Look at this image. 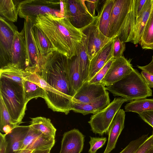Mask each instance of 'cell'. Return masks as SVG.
Segmentation results:
<instances>
[{
	"mask_svg": "<svg viewBox=\"0 0 153 153\" xmlns=\"http://www.w3.org/2000/svg\"><path fill=\"white\" fill-rule=\"evenodd\" d=\"M16 26L0 16V69L9 66L11 63L12 48Z\"/></svg>",
	"mask_w": 153,
	"mask_h": 153,
	"instance_id": "obj_9",
	"label": "cell"
},
{
	"mask_svg": "<svg viewBox=\"0 0 153 153\" xmlns=\"http://www.w3.org/2000/svg\"><path fill=\"white\" fill-rule=\"evenodd\" d=\"M126 101L122 97L115 98L107 107L92 115L88 122L91 131L100 136L107 133L117 112Z\"/></svg>",
	"mask_w": 153,
	"mask_h": 153,
	"instance_id": "obj_8",
	"label": "cell"
},
{
	"mask_svg": "<svg viewBox=\"0 0 153 153\" xmlns=\"http://www.w3.org/2000/svg\"><path fill=\"white\" fill-rule=\"evenodd\" d=\"M99 1V0H85V4L88 11L92 16L94 17L97 16L95 15V10Z\"/></svg>",
	"mask_w": 153,
	"mask_h": 153,
	"instance_id": "obj_39",
	"label": "cell"
},
{
	"mask_svg": "<svg viewBox=\"0 0 153 153\" xmlns=\"http://www.w3.org/2000/svg\"><path fill=\"white\" fill-rule=\"evenodd\" d=\"M136 0H114L108 37H117L122 41L133 43L136 23Z\"/></svg>",
	"mask_w": 153,
	"mask_h": 153,
	"instance_id": "obj_3",
	"label": "cell"
},
{
	"mask_svg": "<svg viewBox=\"0 0 153 153\" xmlns=\"http://www.w3.org/2000/svg\"><path fill=\"white\" fill-rule=\"evenodd\" d=\"M68 58L56 51L41 56L38 72L54 90L58 112L68 114L73 104L72 89L68 71Z\"/></svg>",
	"mask_w": 153,
	"mask_h": 153,
	"instance_id": "obj_1",
	"label": "cell"
},
{
	"mask_svg": "<svg viewBox=\"0 0 153 153\" xmlns=\"http://www.w3.org/2000/svg\"><path fill=\"white\" fill-rule=\"evenodd\" d=\"M150 153H153V149L152 150L151 152Z\"/></svg>",
	"mask_w": 153,
	"mask_h": 153,
	"instance_id": "obj_47",
	"label": "cell"
},
{
	"mask_svg": "<svg viewBox=\"0 0 153 153\" xmlns=\"http://www.w3.org/2000/svg\"><path fill=\"white\" fill-rule=\"evenodd\" d=\"M33 32L35 42L41 55L46 56L51 53L56 51L45 33L34 24Z\"/></svg>",
	"mask_w": 153,
	"mask_h": 153,
	"instance_id": "obj_24",
	"label": "cell"
},
{
	"mask_svg": "<svg viewBox=\"0 0 153 153\" xmlns=\"http://www.w3.org/2000/svg\"><path fill=\"white\" fill-rule=\"evenodd\" d=\"M105 88L114 96H120L127 101L152 96V90L141 74L134 69L122 79Z\"/></svg>",
	"mask_w": 153,
	"mask_h": 153,
	"instance_id": "obj_5",
	"label": "cell"
},
{
	"mask_svg": "<svg viewBox=\"0 0 153 153\" xmlns=\"http://www.w3.org/2000/svg\"><path fill=\"white\" fill-rule=\"evenodd\" d=\"M7 143L5 138V134L0 133V153H6Z\"/></svg>",
	"mask_w": 153,
	"mask_h": 153,
	"instance_id": "obj_43",
	"label": "cell"
},
{
	"mask_svg": "<svg viewBox=\"0 0 153 153\" xmlns=\"http://www.w3.org/2000/svg\"><path fill=\"white\" fill-rule=\"evenodd\" d=\"M131 60L123 56L114 59L100 83L108 87L122 79L133 69Z\"/></svg>",
	"mask_w": 153,
	"mask_h": 153,
	"instance_id": "obj_12",
	"label": "cell"
},
{
	"mask_svg": "<svg viewBox=\"0 0 153 153\" xmlns=\"http://www.w3.org/2000/svg\"><path fill=\"white\" fill-rule=\"evenodd\" d=\"M32 152L30 150L25 149L20 150L18 153H31Z\"/></svg>",
	"mask_w": 153,
	"mask_h": 153,
	"instance_id": "obj_46",
	"label": "cell"
},
{
	"mask_svg": "<svg viewBox=\"0 0 153 153\" xmlns=\"http://www.w3.org/2000/svg\"><path fill=\"white\" fill-rule=\"evenodd\" d=\"M139 43L143 49L153 50V3L151 13L144 28Z\"/></svg>",
	"mask_w": 153,
	"mask_h": 153,
	"instance_id": "obj_27",
	"label": "cell"
},
{
	"mask_svg": "<svg viewBox=\"0 0 153 153\" xmlns=\"http://www.w3.org/2000/svg\"><path fill=\"white\" fill-rule=\"evenodd\" d=\"M85 137L77 129L65 132L63 135L59 153H81L83 149Z\"/></svg>",
	"mask_w": 153,
	"mask_h": 153,
	"instance_id": "obj_15",
	"label": "cell"
},
{
	"mask_svg": "<svg viewBox=\"0 0 153 153\" xmlns=\"http://www.w3.org/2000/svg\"><path fill=\"white\" fill-rule=\"evenodd\" d=\"M30 126L43 134L55 137L56 129L48 118L41 117L31 118Z\"/></svg>",
	"mask_w": 153,
	"mask_h": 153,
	"instance_id": "obj_28",
	"label": "cell"
},
{
	"mask_svg": "<svg viewBox=\"0 0 153 153\" xmlns=\"http://www.w3.org/2000/svg\"><path fill=\"white\" fill-rule=\"evenodd\" d=\"M35 20L28 18L25 19V31L27 53V68L25 71L31 73L38 71V64L41 56L37 46L33 32Z\"/></svg>",
	"mask_w": 153,
	"mask_h": 153,
	"instance_id": "obj_10",
	"label": "cell"
},
{
	"mask_svg": "<svg viewBox=\"0 0 153 153\" xmlns=\"http://www.w3.org/2000/svg\"><path fill=\"white\" fill-rule=\"evenodd\" d=\"M114 39L101 50L90 61L88 82L113 58Z\"/></svg>",
	"mask_w": 153,
	"mask_h": 153,
	"instance_id": "obj_17",
	"label": "cell"
},
{
	"mask_svg": "<svg viewBox=\"0 0 153 153\" xmlns=\"http://www.w3.org/2000/svg\"><path fill=\"white\" fill-rule=\"evenodd\" d=\"M125 111L138 114L153 110V99L143 98L131 101L125 106Z\"/></svg>",
	"mask_w": 153,
	"mask_h": 153,
	"instance_id": "obj_30",
	"label": "cell"
},
{
	"mask_svg": "<svg viewBox=\"0 0 153 153\" xmlns=\"http://www.w3.org/2000/svg\"><path fill=\"white\" fill-rule=\"evenodd\" d=\"M141 118L153 128V110L138 114Z\"/></svg>",
	"mask_w": 153,
	"mask_h": 153,
	"instance_id": "obj_40",
	"label": "cell"
},
{
	"mask_svg": "<svg viewBox=\"0 0 153 153\" xmlns=\"http://www.w3.org/2000/svg\"><path fill=\"white\" fill-rule=\"evenodd\" d=\"M114 0L105 1L97 19L98 27L102 33L108 37L111 12Z\"/></svg>",
	"mask_w": 153,
	"mask_h": 153,
	"instance_id": "obj_21",
	"label": "cell"
},
{
	"mask_svg": "<svg viewBox=\"0 0 153 153\" xmlns=\"http://www.w3.org/2000/svg\"><path fill=\"white\" fill-rule=\"evenodd\" d=\"M0 95L12 119L19 125L22 123L27 103L23 83L0 76Z\"/></svg>",
	"mask_w": 153,
	"mask_h": 153,
	"instance_id": "obj_4",
	"label": "cell"
},
{
	"mask_svg": "<svg viewBox=\"0 0 153 153\" xmlns=\"http://www.w3.org/2000/svg\"><path fill=\"white\" fill-rule=\"evenodd\" d=\"M85 35L76 50L80 74L83 83L88 81L90 63L85 46Z\"/></svg>",
	"mask_w": 153,
	"mask_h": 153,
	"instance_id": "obj_22",
	"label": "cell"
},
{
	"mask_svg": "<svg viewBox=\"0 0 153 153\" xmlns=\"http://www.w3.org/2000/svg\"><path fill=\"white\" fill-rule=\"evenodd\" d=\"M115 58L110 59L89 81L90 83H101Z\"/></svg>",
	"mask_w": 153,
	"mask_h": 153,
	"instance_id": "obj_37",
	"label": "cell"
},
{
	"mask_svg": "<svg viewBox=\"0 0 153 153\" xmlns=\"http://www.w3.org/2000/svg\"><path fill=\"white\" fill-rule=\"evenodd\" d=\"M29 126V130L23 140L20 150L27 148L42 134L39 131Z\"/></svg>",
	"mask_w": 153,
	"mask_h": 153,
	"instance_id": "obj_33",
	"label": "cell"
},
{
	"mask_svg": "<svg viewBox=\"0 0 153 153\" xmlns=\"http://www.w3.org/2000/svg\"><path fill=\"white\" fill-rule=\"evenodd\" d=\"M21 1L0 0V16L10 22H16L18 15V5Z\"/></svg>",
	"mask_w": 153,
	"mask_h": 153,
	"instance_id": "obj_25",
	"label": "cell"
},
{
	"mask_svg": "<svg viewBox=\"0 0 153 153\" xmlns=\"http://www.w3.org/2000/svg\"><path fill=\"white\" fill-rule=\"evenodd\" d=\"M68 71L73 98L83 83L80 74L76 55L70 59H68Z\"/></svg>",
	"mask_w": 153,
	"mask_h": 153,
	"instance_id": "obj_23",
	"label": "cell"
},
{
	"mask_svg": "<svg viewBox=\"0 0 153 153\" xmlns=\"http://www.w3.org/2000/svg\"><path fill=\"white\" fill-rule=\"evenodd\" d=\"M141 74L148 87L153 88V74L142 71Z\"/></svg>",
	"mask_w": 153,
	"mask_h": 153,
	"instance_id": "obj_42",
	"label": "cell"
},
{
	"mask_svg": "<svg viewBox=\"0 0 153 153\" xmlns=\"http://www.w3.org/2000/svg\"><path fill=\"white\" fill-rule=\"evenodd\" d=\"M34 25L45 33L56 51L69 59L76 55L78 46L85 35L66 18L47 13L39 15Z\"/></svg>",
	"mask_w": 153,
	"mask_h": 153,
	"instance_id": "obj_2",
	"label": "cell"
},
{
	"mask_svg": "<svg viewBox=\"0 0 153 153\" xmlns=\"http://www.w3.org/2000/svg\"><path fill=\"white\" fill-rule=\"evenodd\" d=\"M109 93L107 91L105 95L89 103L79 104L74 103L71 110L84 115L96 114L107 107L110 104Z\"/></svg>",
	"mask_w": 153,
	"mask_h": 153,
	"instance_id": "obj_18",
	"label": "cell"
},
{
	"mask_svg": "<svg viewBox=\"0 0 153 153\" xmlns=\"http://www.w3.org/2000/svg\"><path fill=\"white\" fill-rule=\"evenodd\" d=\"M11 54L10 65L1 69L13 68L25 71L27 68V53L23 28L21 32H19L17 30L15 33L12 46Z\"/></svg>",
	"mask_w": 153,
	"mask_h": 153,
	"instance_id": "obj_13",
	"label": "cell"
},
{
	"mask_svg": "<svg viewBox=\"0 0 153 153\" xmlns=\"http://www.w3.org/2000/svg\"><path fill=\"white\" fill-rule=\"evenodd\" d=\"M89 141L90 147L88 150L89 153H96L97 150L105 144L107 139L106 137H93L90 136Z\"/></svg>",
	"mask_w": 153,
	"mask_h": 153,
	"instance_id": "obj_35",
	"label": "cell"
},
{
	"mask_svg": "<svg viewBox=\"0 0 153 153\" xmlns=\"http://www.w3.org/2000/svg\"><path fill=\"white\" fill-rule=\"evenodd\" d=\"M51 149L42 150H34L31 153H50Z\"/></svg>",
	"mask_w": 153,
	"mask_h": 153,
	"instance_id": "obj_45",
	"label": "cell"
},
{
	"mask_svg": "<svg viewBox=\"0 0 153 153\" xmlns=\"http://www.w3.org/2000/svg\"><path fill=\"white\" fill-rule=\"evenodd\" d=\"M64 16L76 28L81 30L93 22L97 16H92L88 11L85 0H62Z\"/></svg>",
	"mask_w": 153,
	"mask_h": 153,
	"instance_id": "obj_7",
	"label": "cell"
},
{
	"mask_svg": "<svg viewBox=\"0 0 153 153\" xmlns=\"http://www.w3.org/2000/svg\"><path fill=\"white\" fill-rule=\"evenodd\" d=\"M147 0H136L135 7L136 22L142 13Z\"/></svg>",
	"mask_w": 153,
	"mask_h": 153,
	"instance_id": "obj_41",
	"label": "cell"
},
{
	"mask_svg": "<svg viewBox=\"0 0 153 153\" xmlns=\"http://www.w3.org/2000/svg\"><path fill=\"white\" fill-rule=\"evenodd\" d=\"M153 149V134L148 137L135 153H150Z\"/></svg>",
	"mask_w": 153,
	"mask_h": 153,
	"instance_id": "obj_38",
	"label": "cell"
},
{
	"mask_svg": "<svg viewBox=\"0 0 153 153\" xmlns=\"http://www.w3.org/2000/svg\"><path fill=\"white\" fill-rule=\"evenodd\" d=\"M23 84L25 100L27 103L34 98L41 97L45 98V91L37 81L34 73H30L25 77Z\"/></svg>",
	"mask_w": 153,
	"mask_h": 153,
	"instance_id": "obj_20",
	"label": "cell"
},
{
	"mask_svg": "<svg viewBox=\"0 0 153 153\" xmlns=\"http://www.w3.org/2000/svg\"><path fill=\"white\" fill-rule=\"evenodd\" d=\"M125 114L123 109L117 112L109 127L108 134V140L103 153H110L115 148L119 136L124 127Z\"/></svg>",
	"mask_w": 153,
	"mask_h": 153,
	"instance_id": "obj_16",
	"label": "cell"
},
{
	"mask_svg": "<svg viewBox=\"0 0 153 153\" xmlns=\"http://www.w3.org/2000/svg\"><path fill=\"white\" fill-rule=\"evenodd\" d=\"M29 128V125H19L5 134V138L7 143L6 153H18L21 149L23 140Z\"/></svg>",
	"mask_w": 153,
	"mask_h": 153,
	"instance_id": "obj_19",
	"label": "cell"
},
{
	"mask_svg": "<svg viewBox=\"0 0 153 153\" xmlns=\"http://www.w3.org/2000/svg\"><path fill=\"white\" fill-rule=\"evenodd\" d=\"M137 68L142 71L147 72L153 74V56L151 62L148 65L143 66H137Z\"/></svg>",
	"mask_w": 153,
	"mask_h": 153,
	"instance_id": "obj_44",
	"label": "cell"
},
{
	"mask_svg": "<svg viewBox=\"0 0 153 153\" xmlns=\"http://www.w3.org/2000/svg\"><path fill=\"white\" fill-rule=\"evenodd\" d=\"M101 83H83L73 98L74 103L83 104L93 101L105 95L107 90Z\"/></svg>",
	"mask_w": 153,
	"mask_h": 153,
	"instance_id": "obj_14",
	"label": "cell"
},
{
	"mask_svg": "<svg viewBox=\"0 0 153 153\" xmlns=\"http://www.w3.org/2000/svg\"><path fill=\"white\" fill-rule=\"evenodd\" d=\"M19 125L12 119L0 95V131L6 134Z\"/></svg>",
	"mask_w": 153,
	"mask_h": 153,
	"instance_id": "obj_29",
	"label": "cell"
},
{
	"mask_svg": "<svg viewBox=\"0 0 153 153\" xmlns=\"http://www.w3.org/2000/svg\"><path fill=\"white\" fill-rule=\"evenodd\" d=\"M30 72L13 68L0 69V76L23 83L25 77Z\"/></svg>",
	"mask_w": 153,
	"mask_h": 153,
	"instance_id": "obj_32",
	"label": "cell"
},
{
	"mask_svg": "<svg viewBox=\"0 0 153 153\" xmlns=\"http://www.w3.org/2000/svg\"><path fill=\"white\" fill-rule=\"evenodd\" d=\"M55 142V137L42 133L26 149L32 151L34 150L51 149Z\"/></svg>",
	"mask_w": 153,
	"mask_h": 153,
	"instance_id": "obj_31",
	"label": "cell"
},
{
	"mask_svg": "<svg viewBox=\"0 0 153 153\" xmlns=\"http://www.w3.org/2000/svg\"><path fill=\"white\" fill-rule=\"evenodd\" d=\"M148 134H143L139 138L131 141L119 153H135L140 145L148 137Z\"/></svg>",
	"mask_w": 153,
	"mask_h": 153,
	"instance_id": "obj_34",
	"label": "cell"
},
{
	"mask_svg": "<svg viewBox=\"0 0 153 153\" xmlns=\"http://www.w3.org/2000/svg\"><path fill=\"white\" fill-rule=\"evenodd\" d=\"M153 0H147L141 15L136 21L134 28V38L133 43H139L140 40L151 12Z\"/></svg>",
	"mask_w": 153,
	"mask_h": 153,
	"instance_id": "obj_26",
	"label": "cell"
},
{
	"mask_svg": "<svg viewBox=\"0 0 153 153\" xmlns=\"http://www.w3.org/2000/svg\"><path fill=\"white\" fill-rule=\"evenodd\" d=\"M18 15L25 19L35 20L37 16L46 13L59 18L64 17L62 0H26L21 1L18 7Z\"/></svg>",
	"mask_w": 153,
	"mask_h": 153,
	"instance_id": "obj_6",
	"label": "cell"
},
{
	"mask_svg": "<svg viewBox=\"0 0 153 153\" xmlns=\"http://www.w3.org/2000/svg\"><path fill=\"white\" fill-rule=\"evenodd\" d=\"M125 43L117 36L114 38L113 49V58L116 59L123 56V53L126 49Z\"/></svg>",
	"mask_w": 153,
	"mask_h": 153,
	"instance_id": "obj_36",
	"label": "cell"
},
{
	"mask_svg": "<svg viewBox=\"0 0 153 153\" xmlns=\"http://www.w3.org/2000/svg\"><path fill=\"white\" fill-rule=\"evenodd\" d=\"M97 19L92 24L80 30L86 36L85 44L90 61L114 39L107 37L102 33L97 25Z\"/></svg>",
	"mask_w": 153,
	"mask_h": 153,
	"instance_id": "obj_11",
	"label": "cell"
}]
</instances>
